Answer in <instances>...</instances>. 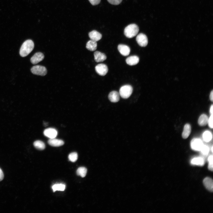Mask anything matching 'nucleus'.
<instances>
[{"label": "nucleus", "mask_w": 213, "mask_h": 213, "mask_svg": "<svg viewBox=\"0 0 213 213\" xmlns=\"http://www.w3.org/2000/svg\"><path fill=\"white\" fill-rule=\"evenodd\" d=\"M34 45L31 40L25 41L22 44L20 49V54L22 57L28 55L33 50Z\"/></svg>", "instance_id": "obj_1"}, {"label": "nucleus", "mask_w": 213, "mask_h": 213, "mask_svg": "<svg viewBox=\"0 0 213 213\" xmlns=\"http://www.w3.org/2000/svg\"><path fill=\"white\" fill-rule=\"evenodd\" d=\"M139 30L138 26L135 24H132L125 28L124 30V34L127 37L131 38L136 36Z\"/></svg>", "instance_id": "obj_2"}, {"label": "nucleus", "mask_w": 213, "mask_h": 213, "mask_svg": "<svg viewBox=\"0 0 213 213\" xmlns=\"http://www.w3.org/2000/svg\"><path fill=\"white\" fill-rule=\"evenodd\" d=\"M133 88L129 85L122 86L119 90L120 96L123 98L127 99L129 98L132 93Z\"/></svg>", "instance_id": "obj_3"}, {"label": "nucleus", "mask_w": 213, "mask_h": 213, "mask_svg": "<svg viewBox=\"0 0 213 213\" xmlns=\"http://www.w3.org/2000/svg\"><path fill=\"white\" fill-rule=\"evenodd\" d=\"M31 72L34 74L44 76L47 73L46 68L44 66L37 65L33 67L31 69Z\"/></svg>", "instance_id": "obj_4"}, {"label": "nucleus", "mask_w": 213, "mask_h": 213, "mask_svg": "<svg viewBox=\"0 0 213 213\" xmlns=\"http://www.w3.org/2000/svg\"><path fill=\"white\" fill-rule=\"evenodd\" d=\"M203 145L200 139L196 138L192 139L190 143L191 148L196 151H200Z\"/></svg>", "instance_id": "obj_5"}, {"label": "nucleus", "mask_w": 213, "mask_h": 213, "mask_svg": "<svg viewBox=\"0 0 213 213\" xmlns=\"http://www.w3.org/2000/svg\"><path fill=\"white\" fill-rule=\"evenodd\" d=\"M136 41L138 44L141 47L146 46L148 43L147 36L143 33H140L137 36Z\"/></svg>", "instance_id": "obj_6"}, {"label": "nucleus", "mask_w": 213, "mask_h": 213, "mask_svg": "<svg viewBox=\"0 0 213 213\" xmlns=\"http://www.w3.org/2000/svg\"><path fill=\"white\" fill-rule=\"evenodd\" d=\"M95 70L96 72L101 76H104L107 73L108 69L107 66L104 64H100L96 65Z\"/></svg>", "instance_id": "obj_7"}, {"label": "nucleus", "mask_w": 213, "mask_h": 213, "mask_svg": "<svg viewBox=\"0 0 213 213\" xmlns=\"http://www.w3.org/2000/svg\"><path fill=\"white\" fill-rule=\"evenodd\" d=\"M44 57V55L42 53L37 52L31 57L30 62L32 64H36L42 61Z\"/></svg>", "instance_id": "obj_8"}, {"label": "nucleus", "mask_w": 213, "mask_h": 213, "mask_svg": "<svg viewBox=\"0 0 213 213\" xmlns=\"http://www.w3.org/2000/svg\"><path fill=\"white\" fill-rule=\"evenodd\" d=\"M43 134L45 136L49 138H53L57 136V132L54 128H49L45 130Z\"/></svg>", "instance_id": "obj_9"}, {"label": "nucleus", "mask_w": 213, "mask_h": 213, "mask_svg": "<svg viewBox=\"0 0 213 213\" xmlns=\"http://www.w3.org/2000/svg\"><path fill=\"white\" fill-rule=\"evenodd\" d=\"M117 48L120 53L124 56H127L130 53V49L129 47L126 45L120 44L118 45Z\"/></svg>", "instance_id": "obj_10"}, {"label": "nucleus", "mask_w": 213, "mask_h": 213, "mask_svg": "<svg viewBox=\"0 0 213 213\" xmlns=\"http://www.w3.org/2000/svg\"><path fill=\"white\" fill-rule=\"evenodd\" d=\"M203 183L206 188L209 191H213V182L212 179L209 177H206L203 180Z\"/></svg>", "instance_id": "obj_11"}, {"label": "nucleus", "mask_w": 213, "mask_h": 213, "mask_svg": "<svg viewBox=\"0 0 213 213\" xmlns=\"http://www.w3.org/2000/svg\"><path fill=\"white\" fill-rule=\"evenodd\" d=\"M119 93L117 91H113L110 92L108 95L109 100L112 102H117L120 99Z\"/></svg>", "instance_id": "obj_12"}, {"label": "nucleus", "mask_w": 213, "mask_h": 213, "mask_svg": "<svg viewBox=\"0 0 213 213\" xmlns=\"http://www.w3.org/2000/svg\"><path fill=\"white\" fill-rule=\"evenodd\" d=\"M88 36L91 40L97 41L100 40L102 37L101 34L96 30L89 32Z\"/></svg>", "instance_id": "obj_13"}, {"label": "nucleus", "mask_w": 213, "mask_h": 213, "mask_svg": "<svg viewBox=\"0 0 213 213\" xmlns=\"http://www.w3.org/2000/svg\"><path fill=\"white\" fill-rule=\"evenodd\" d=\"M94 60L96 62H103L106 59V56L103 53L96 51L94 53Z\"/></svg>", "instance_id": "obj_14"}, {"label": "nucleus", "mask_w": 213, "mask_h": 213, "mask_svg": "<svg viewBox=\"0 0 213 213\" xmlns=\"http://www.w3.org/2000/svg\"><path fill=\"white\" fill-rule=\"evenodd\" d=\"M48 143L51 146L58 147L63 145L64 142L62 140L56 139L55 138H50L48 141Z\"/></svg>", "instance_id": "obj_15"}, {"label": "nucleus", "mask_w": 213, "mask_h": 213, "mask_svg": "<svg viewBox=\"0 0 213 213\" xmlns=\"http://www.w3.org/2000/svg\"><path fill=\"white\" fill-rule=\"evenodd\" d=\"M139 60L138 57L135 55L130 56L126 59V63L130 65H134L137 64Z\"/></svg>", "instance_id": "obj_16"}, {"label": "nucleus", "mask_w": 213, "mask_h": 213, "mask_svg": "<svg viewBox=\"0 0 213 213\" xmlns=\"http://www.w3.org/2000/svg\"><path fill=\"white\" fill-rule=\"evenodd\" d=\"M204 159L201 156L194 158L191 161V164L193 165L202 166L204 165Z\"/></svg>", "instance_id": "obj_17"}, {"label": "nucleus", "mask_w": 213, "mask_h": 213, "mask_svg": "<svg viewBox=\"0 0 213 213\" xmlns=\"http://www.w3.org/2000/svg\"><path fill=\"white\" fill-rule=\"evenodd\" d=\"M191 131V127L189 124H186L184 126L183 131L182 134V137L184 139L188 137Z\"/></svg>", "instance_id": "obj_18"}, {"label": "nucleus", "mask_w": 213, "mask_h": 213, "mask_svg": "<svg viewBox=\"0 0 213 213\" xmlns=\"http://www.w3.org/2000/svg\"><path fill=\"white\" fill-rule=\"evenodd\" d=\"M86 47L90 51H93L95 50L97 47L96 41L92 40L89 41L86 43Z\"/></svg>", "instance_id": "obj_19"}, {"label": "nucleus", "mask_w": 213, "mask_h": 213, "mask_svg": "<svg viewBox=\"0 0 213 213\" xmlns=\"http://www.w3.org/2000/svg\"><path fill=\"white\" fill-rule=\"evenodd\" d=\"M208 118L205 114H201L199 117L198 120V124L201 126H205L208 123Z\"/></svg>", "instance_id": "obj_20"}, {"label": "nucleus", "mask_w": 213, "mask_h": 213, "mask_svg": "<svg viewBox=\"0 0 213 213\" xmlns=\"http://www.w3.org/2000/svg\"><path fill=\"white\" fill-rule=\"evenodd\" d=\"M33 145L36 149L39 150H43L45 148L44 142L40 140L35 141L33 143Z\"/></svg>", "instance_id": "obj_21"}, {"label": "nucleus", "mask_w": 213, "mask_h": 213, "mask_svg": "<svg viewBox=\"0 0 213 213\" xmlns=\"http://www.w3.org/2000/svg\"><path fill=\"white\" fill-rule=\"evenodd\" d=\"M87 172V169L84 167H80L77 169L76 173L78 175H79L82 178L84 177Z\"/></svg>", "instance_id": "obj_22"}, {"label": "nucleus", "mask_w": 213, "mask_h": 213, "mask_svg": "<svg viewBox=\"0 0 213 213\" xmlns=\"http://www.w3.org/2000/svg\"><path fill=\"white\" fill-rule=\"evenodd\" d=\"M65 188V185L63 184H55L52 186L53 192L56 191H64Z\"/></svg>", "instance_id": "obj_23"}, {"label": "nucleus", "mask_w": 213, "mask_h": 213, "mask_svg": "<svg viewBox=\"0 0 213 213\" xmlns=\"http://www.w3.org/2000/svg\"><path fill=\"white\" fill-rule=\"evenodd\" d=\"M203 138L206 142H209L212 139V136L211 133L209 131H205L203 133Z\"/></svg>", "instance_id": "obj_24"}, {"label": "nucleus", "mask_w": 213, "mask_h": 213, "mask_svg": "<svg viewBox=\"0 0 213 213\" xmlns=\"http://www.w3.org/2000/svg\"><path fill=\"white\" fill-rule=\"evenodd\" d=\"M78 158V154L75 152L71 153L68 156L69 160L72 162H75L76 161Z\"/></svg>", "instance_id": "obj_25"}, {"label": "nucleus", "mask_w": 213, "mask_h": 213, "mask_svg": "<svg viewBox=\"0 0 213 213\" xmlns=\"http://www.w3.org/2000/svg\"><path fill=\"white\" fill-rule=\"evenodd\" d=\"M200 151L203 155L206 156L209 151V148L207 146L203 145Z\"/></svg>", "instance_id": "obj_26"}, {"label": "nucleus", "mask_w": 213, "mask_h": 213, "mask_svg": "<svg viewBox=\"0 0 213 213\" xmlns=\"http://www.w3.org/2000/svg\"><path fill=\"white\" fill-rule=\"evenodd\" d=\"M208 161L209 162L208 168L210 170L212 171L213 168V156L212 155H211L208 157Z\"/></svg>", "instance_id": "obj_27"}, {"label": "nucleus", "mask_w": 213, "mask_h": 213, "mask_svg": "<svg viewBox=\"0 0 213 213\" xmlns=\"http://www.w3.org/2000/svg\"><path fill=\"white\" fill-rule=\"evenodd\" d=\"M110 4L115 5H117L120 4L122 0H107Z\"/></svg>", "instance_id": "obj_28"}, {"label": "nucleus", "mask_w": 213, "mask_h": 213, "mask_svg": "<svg viewBox=\"0 0 213 213\" xmlns=\"http://www.w3.org/2000/svg\"><path fill=\"white\" fill-rule=\"evenodd\" d=\"M208 123L209 127L212 128H213V114H211V115L208 119Z\"/></svg>", "instance_id": "obj_29"}, {"label": "nucleus", "mask_w": 213, "mask_h": 213, "mask_svg": "<svg viewBox=\"0 0 213 213\" xmlns=\"http://www.w3.org/2000/svg\"><path fill=\"white\" fill-rule=\"evenodd\" d=\"M90 3L93 5H96L99 4L101 1V0H88Z\"/></svg>", "instance_id": "obj_30"}, {"label": "nucleus", "mask_w": 213, "mask_h": 213, "mask_svg": "<svg viewBox=\"0 0 213 213\" xmlns=\"http://www.w3.org/2000/svg\"><path fill=\"white\" fill-rule=\"evenodd\" d=\"M4 178V174L1 169L0 168V181H2Z\"/></svg>", "instance_id": "obj_31"}, {"label": "nucleus", "mask_w": 213, "mask_h": 213, "mask_svg": "<svg viewBox=\"0 0 213 213\" xmlns=\"http://www.w3.org/2000/svg\"><path fill=\"white\" fill-rule=\"evenodd\" d=\"M213 91L212 90V91L210 92V96H209L210 99L212 101H213Z\"/></svg>", "instance_id": "obj_32"}, {"label": "nucleus", "mask_w": 213, "mask_h": 213, "mask_svg": "<svg viewBox=\"0 0 213 213\" xmlns=\"http://www.w3.org/2000/svg\"><path fill=\"white\" fill-rule=\"evenodd\" d=\"M213 105H212L210 108V113L211 114H213Z\"/></svg>", "instance_id": "obj_33"}, {"label": "nucleus", "mask_w": 213, "mask_h": 213, "mask_svg": "<svg viewBox=\"0 0 213 213\" xmlns=\"http://www.w3.org/2000/svg\"><path fill=\"white\" fill-rule=\"evenodd\" d=\"M211 150H212V152H213V146H212V147Z\"/></svg>", "instance_id": "obj_34"}]
</instances>
